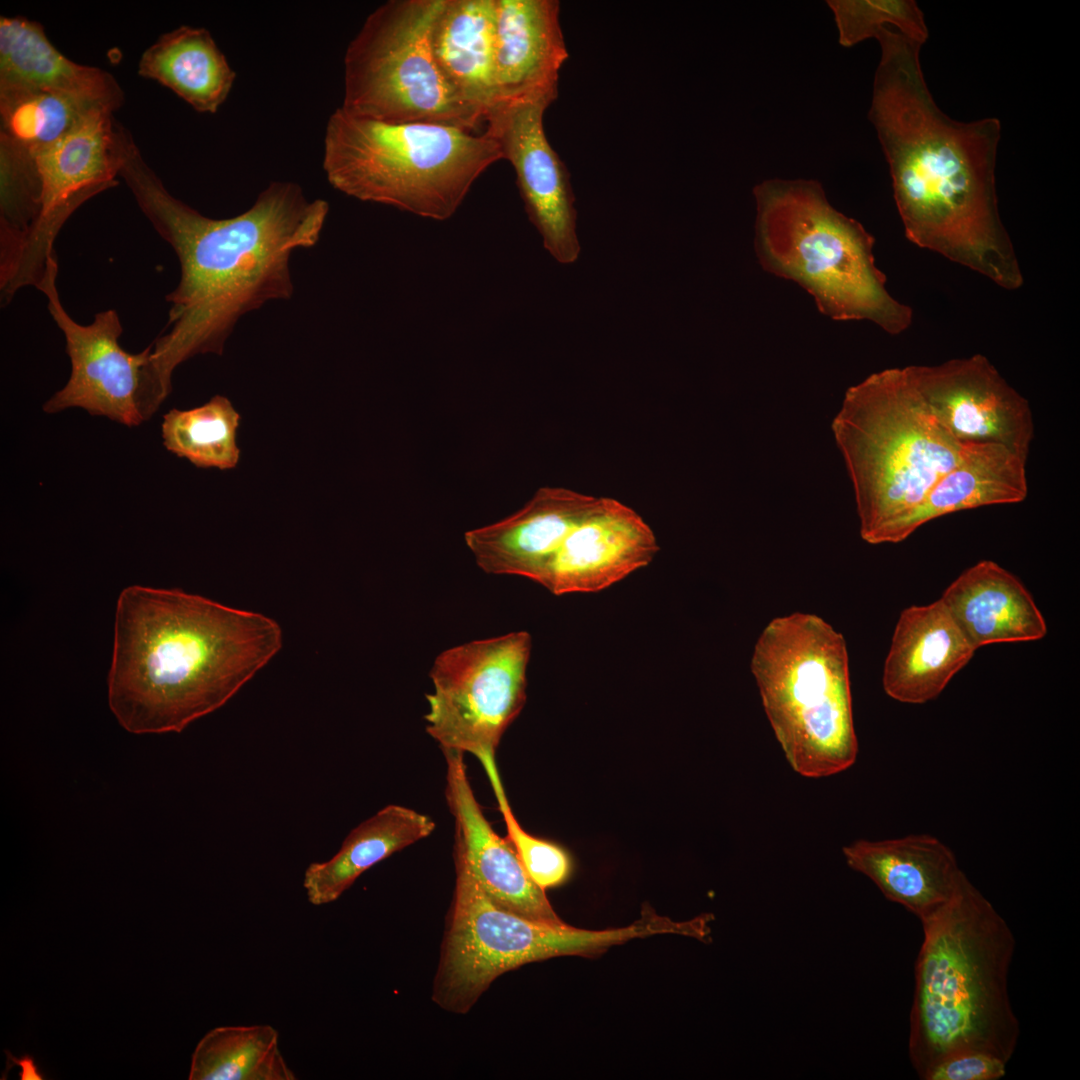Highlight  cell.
Here are the masks:
<instances>
[{"label": "cell", "mask_w": 1080, "mask_h": 1080, "mask_svg": "<svg viewBox=\"0 0 1080 1080\" xmlns=\"http://www.w3.org/2000/svg\"><path fill=\"white\" fill-rule=\"evenodd\" d=\"M494 0H443L431 28L436 64L456 97L483 120L497 104Z\"/></svg>", "instance_id": "24"}, {"label": "cell", "mask_w": 1080, "mask_h": 1080, "mask_svg": "<svg viewBox=\"0 0 1080 1080\" xmlns=\"http://www.w3.org/2000/svg\"><path fill=\"white\" fill-rule=\"evenodd\" d=\"M434 829L435 822L425 814L401 805L385 806L352 829L333 857L308 865L303 877L308 902L314 906L335 902L365 871Z\"/></svg>", "instance_id": "26"}, {"label": "cell", "mask_w": 1080, "mask_h": 1080, "mask_svg": "<svg viewBox=\"0 0 1080 1080\" xmlns=\"http://www.w3.org/2000/svg\"><path fill=\"white\" fill-rule=\"evenodd\" d=\"M282 643L281 627L263 614L129 586L116 606L109 707L131 733L181 732L226 704Z\"/></svg>", "instance_id": "3"}, {"label": "cell", "mask_w": 1080, "mask_h": 1080, "mask_svg": "<svg viewBox=\"0 0 1080 1080\" xmlns=\"http://www.w3.org/2000/svg\"><path fill=\"white\" fill-rule=\"evenodd\" d=\"M847 865L868 877L889 900L927 924L944 913L971 882L951 849L934 836L859 839L842 849Z\"/></svg>", "instance_id": "18"}, {"label": "cell", "mask_w": 1080, "mask_h": 1080, "mask_svg": "<svg viewBox=\"0 0 1080 1080\" xmlns=\"http://www.w3.org/2000/svg\"><path fill=\"white\" fill-rule=\"evenodd\" d=\"M114 148L118 176L180 265L179 283L165 297L167 324L142 370L140 405L149 419L172 391L177 366L199 354L221 355L243 315L292 297L291 254L316 245L329 204L309 201L296 183L274 181L245 212L209 218L169 193L121 123Z\"/></svg>", "instance_id": "1"}, {"label": "cell", "mask_w": 1080, "mask_h": 1080, "mask_svg": "<svg viewBox=\"0 0 1080 1080\" xmlns=\"http://www.w3.org/2000/svg\"><path fill=\"white\" fill-rule=\"evenodd\" d=\"M57 275L58 263H54L38 290L46 296L48 311L65 336L71 375L43 410L57 413L78 407L128 427L140 425L145 421L140 409L141 375L153 343L136 354L124 350L119 344L123 329L113 309L97 313L88 325L74 321L60 300Z\"/></svg>", "instance_id": "13"}, {"label": "cell", "mask_w": 1080, "mask_h": 1080, "mask_svg": "<svg viewBox=\"0 0 1080 1080\" xmlns=\"http://www.w3.org/2000/svg\"><path fill=\"white\" fill-rule=\"evenodd\" d=\"M456 871L432 999L441 1008L467 1013L500 975L524 964L566 955H593L634 938L665 934L664 916L645 907L631 925L584 930L534 921L499 907L454 852Z\"/></svg>", "instance_id": "9"}, {"label": "cell", "mask_w": 1080, "mask_h": 1080, "mask_svg": "<svg viewBox=\"0 0 1080 1080\" xmlns=\"http://www.w3.org/2000/svg\"><path fill=\"white\" fill-rule=\"evenodd\" d=\"M922 927L908 1041L918 1077L969 1050L1008 1063L1020 1036L1008 993L1015 951L1009 925L970 882L952 906Z\"/></svg>", "instance_id": "4"}, {"label": "cell", "mask_w": 1080, "mask_h": 1080, "mask_svg": "<svg viewBox=\"0 0 1080 1080\" xmlns=\"http://www.w3.org/2000/svg\"><path fill=\"white\" fill-rule=\"evenodd\" d=\"M875 38L881 57L868 118L889 166L906 237L1004 289L1020 288L1023 275L996 193L1000 121L950 118L925 82L923 45L894 28Z\"/></svg>", "instance_id": "2"}, {"label": "cell", "mask_w": 1080, "mask_h": 1080, "mask_svg": "<svg viewBox=\"0 0 1080 1080\" xmlns=\"http://www.w3.org/2000/svg\"><path fill=\"white\" fill-rule=\"evenodd\" d=\"M43 89L78 96L111 111L124 103L115 77L64 56L37 21L0 17V91Z\"/></svg>", "instance_id": "23"}, {"label": "cell", "mask_w": 1080, "mask_h": 1080, "mask_svg": "<svg viewBox=\"0 0 1080 1080\" xmlns=\"http://www.w3.org/2000/svg\"><path fill=\"white\" fill-rule=\"evenodd\" d=\"M843 47L875 38L885 28H895L924 45L928 28L924 14L913 0H828Z\"/></svg>", "instance_id": "31"}, {"label": "cell", "mask_w": 1080, "mask_h": 1080, "mask_svg": "<svg viewBox=\"0 0 1080 1080\" xmlns=\"http://www.w3.org/2000/svg\"><path fill=\"white\" fill-rule=\"evenodd\" d=\"M441 750L446 762L445 798L454 818V852L462 856L483 892L499 907L534 921L565 924L545 890L530 878L512 845L484 816L467 776L464 753Z\"/></svg>", "instance_id": "17"}, {"label": "cell", "mask_w": 1080, "mask_h": 1080, "mask_svg": "<svg viewBox=\"0 0 1080 1080\" xmlns=\"http://www.w3.org/2000/svg\"><path fill=\"white\" fill-rule=\"evenodd\" d=\"M506 824V839L514 848L530 878L543 890L563 884L571 872V860L559 845L526 832L508 803L496 763L483 767Z\"/></svg>", "instance_id": "32"}, {"label": "cell", "mask_w": 1080, "mask_h": 1080, "mask_svg": "<svg viewBox=\"0 0 1080 1080\" xmlns=\"http://www.w3.org/2000/svg\"><path fill=\"white\" fill-rule=\"evenodd\" d=\"M552 102L541 98L498 103L485 116V132L513 166L527 216L545 249L559 263L570 264L580 252L577 213L569 172L544 131V112Z\"/></svg>", "instance_id": "15"}, {"label": "cell", "mask_w": 1080, "mask_h": 1080, "mask_svg": "<svg viewBox=\"0 0 1080 1080\" xmlns=\"http://www.w3.org/2000/svg\"><path fill=\"white\" fill-rule=\"evenodd\" d=\"M1006 1065L988 1053L963 1051L937 1063L923 1080H998L1005 1076Z\"/></svg>", "instance_id": "33"}, {"label": "cell", "mask_w": 1080, "mask_h": 1080, "mask_svg": "<svg viewBox=\"0 0 1080 1080\" xmlns=\"http://www.w3.org/2000/svg\"><path fill=\"white\" fill-rule=\"evenodd\" d=\"M751 671L794 771L822 778L855 763L848 653L830 624L801 612L774 618L755 643Z\"/></svg>", "instance_id": "8"}, {"label": "cell", "mask_w": 1080, "mask_h": 1080, "mask_svg": "<svg viewBox=\"0 0 1080 1080\" xmlns=\"http://www.w3.org/2000/svg\"><path fill=\"white\" fill-rule=\"evenodd\" d=\"M595 499L563 487L539 488L514 514L466 532L465 543L486 573L542 585L565 538Z\"/></svg>", "instance_id": "19"}, {"label": "cell", "mask_w": 1080, "mask_h": 1080, "mask_svg": "<svg viewBox=\"0 0 1080 1080\" xmlns=\"http://www.w3.org/2000/svg\"><path fill=\"white\" fill-rule=\"evenodd\" d=\"M138 74L169 88L194 110L216 113L236 78L210 32L182 25L162 34L141 55Z\"/></svg>", "instance_id": "27"}, {"label": "cell", "mask_w": 1080, "mask_h": 1080, "mask_svg": "<svg viewBox=\"0 0 1080 1080\" xmlns=\"http://www.w3.org/2000/svg\"><path fill=\"white\" fill-rule=\"evenodd\" d=\"M532 641L526 631L474 640L441 652L430 670L426 732L440 749L496 762L506 729L526 702Z\"/></svg>", "instance_id": "11"}, {"label": "cell", "mask_w": 1080, "mask_h": 1080, "mask_svg": "<svg viewBox=\"0 0 1080 1080\" xmlns=\"http://www.w3.org/2000/svg\"><path fill=\"white\" fill-rule=\"evenodd\" d=\"M240 415L221 395L188 410L171 409L161 425L164 447L198 468L230 470L240 460Z\"/></svg>", "instance_id": "30"}, {"label": "cell", "mask_w": 1080, "mask_h": 1080, "mask_svg": "<svg viewBox=\"0 0 1080 1080\" xmlns=\"http://www.w3.org/2000/svg\"><path fill=\"white\" fill-rule=\"evenodd\" d=\"M443 0H390L371 12L344 56L349 114L389 123H435L476 131L484 122L442 76L430 34Z\"/></svg>", "instance_id": "10"}, {"label": "cell", "mask_w": 1080, "mask_h": 1080, "mask_svg": "<svg viewBox=\"0 0 1080 1080\" xmlns=\"http://www.w3.org/2000/svg\"><path fill=\"white\" fill-rule=\"evenodd\" d=\"M659 551L653 530L617 499H596L565 538L543 587L554 595L604 590L649 565Z\"/></svg>", "instance_id": "16"}, {"label": "cell", "mask_w": 1080, "mask_h": 1080, "mask_svg": "<svg viewBox=\"0 0 1080 1080\" xmlns=\"http://www.w3.org/2000/svg\"><path fill=\"white\" fill-rule=\"evenodd\" d=\"M99 108L108 109L58 91H0V140L35 156L66 135L84 116Z\"/></svg>", "instance_id": "29"}, {"label": "cell", "mask_w": 1080, "mask_h": 1080, "mask_svg": "<svg viewBox=\"0 0 1080 1080\" xmlns=\"http://www.w3.org/2000/svg\"><path fill=\"white\" fill-rule=\"evenodd\" d=\"M753 194L766 271L799 284L831 319L868 320L890 334L910 326L912 310L889 294L875 265L873 236L836 210L818 181L768 179Z\"/></svg>", "instance_id": "6"}, {"label": "cell", "mask_w": 1080, "mask_h": 1080, "mask_svg": "<svg viewBox=\"0 0 1080 1080\" xmlns=\"http://www.w3.org/2000/svg\"><path fill=\"white\" fill-rule=\"evenodd\" d=\"M494 78L498 103L558 96L568 58L557 0H494Z\"/></svg>", "instance_id": "20"}, {"label": "cell", "mask_w": 1080, "mask_h": 1080, "mask_svg": "<svg viewBox=\"0 0 1080 1080\" xmlns=\"http://www.w3.org/2000/svg\"><path fill=\"white\" fill-rule=\"evenodd\" d=\"M503 159L488 133L435 123H389L341 107L329 117L323 169L336 190L443 221L476 179Z\"/></svg>", "instance_id": "7"}, {"label": "cell", "mask_w": 1080, "mask_h": 1080, "mask_svg": "<svg viewBox=\"0 0 1080 1080\" xmlns=\"http://www.w3.org/2000/svg\"><path fill=\"white\" fill-rule=\"evenodd\" d=\"M832 429L853 483L860 535L870 544L898 542L904 522L964 447L939 426L907 367L850 387Z\"/></svg>", "instance_id": "5"}, {"label": "cell", "mask_w": 1080, "mask_h": 1080, "mask_svg": "<svg viewBox=\"0 0 1080 1080\" xmlns=\"http://www.w3.org/2000/svg\"><path fill=\"white\" fill-rule=\"evenodd\" d=\"M907 370L932 416L958 444H1000L1028 458L1034 433L1029 403L985 356Z\"/></svg>", "instance_id": "14"}, {"label": "cell", "mask_w": 1080, "mask_h": 1080, "mask_svg": "<svg viewBox=\"0 0 1080 1080\" xmlns=\"http://www.w3.org/2000/svg\"><path fill=\"white\" fill-rule=\"evenodd\" d=\"M976 649L940 599L904 609L884 662L882 684L894 700L923 704L937 698Z\"/></svg>", "instance_id": "21"}, {"label": "cell", "mask_w": 1080, "mask_h": 1080, "mask_svg": "<svg viewBox=\"0 0 1080 1080\" xmlns=\"http://www.w3.org/2000/svg\"><path fill=\"white\" fill-rule=\"evenodd\" d=\"M940 600L976 650L994 643L1040 640L1047 634L1044 616L1030 592L991 560L962 572Z\"/></svg>", "instance_id": "22"}, {"label": "cell", "mask_w": 1080, "mask_h": 1080, "mask_svg": "<svg viewBox=\"0 0 1080 1080\" xmlns=\"http://www.w3.org/2000/svg\"><path fill=\"white\" fill-rule=\"evenodd\" d=\"M190 1080H295L268 1024L216 1027L197 1043Z\"/></svg>", "instance_id": "28"}, {"label": "cell", "mask_w": 1080, "mask_h": 1080, "mask_svg": "<svg viewBox=\"0 0 1080 1080\" xmlns=\"http://www.w3.org/2000/svg\"><path fill=\"white\" fill-rule=\"evenodd\" d=\"M113 112L95 109L66 135L34 156L36 219L13 260L0 269V291L11 300L25 287L38 288L56 259L55 239L85 201L118 185Z\"/></svg>", "instance_id": "12"}, {"label": "cell", "mask_w": 1080, "mask_h": 1080, "mask_svg": "<svg viewBox=\"0 0 1080 1080\" xmlns=\"http://www.w3.org/2000/svg\"><path fill=\"white\" fill-rule=\"evenodd\" d=\"M1027 458L994 443L963 447L957 464L943 474L904 522L898 542L921 525L950 513L1023 501L1028 494Z\"/></svg>", "instance_id": "25"}]
</instances>
